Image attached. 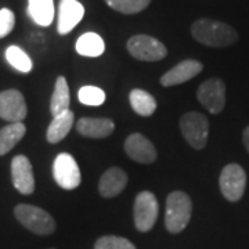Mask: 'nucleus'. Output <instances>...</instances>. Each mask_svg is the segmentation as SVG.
Segmentation results:
<instances>
[{
  "label": "nucleus",
  "mask_w": 249,
  "mask_h": 249,
  "mask_svg": "<svg viewBox=\"0 0 249 249\" xmlns=\"http://www.w3.org/2000/svg\"><path fill=\"white\" fill-rule=\"evenodd\" d=\"M28 14L39 27H49L54 19L53 0H28Z\"/></svg>",
  "instance_id": "nucleus-18"
},
{
  "label": "nucleus",
  "mask_w": 249,
  "mask_h": 249,
  "mask_svg": "<svg viewBox=\"0 0 249 249\" xmlns=\"http://www.w3.org/2000/svg\"><path fill=\"white\" fill-rule=\"evenodd\" d=\"M127 184V175L121 168H109L103 173L98 183V193L104 198L119 196Z\"/></svg>",
  "instance_id": "nucleus-15"
},
{
  "label": "nucleus",
  "mask_w": 249,
  "mask_h": 249,
  "mask_svg": "<svg viewBox=\"0 0 249 249\" xmlns=\"http://www.w3.org/2000/svg\"><path fill=\"white\" fill-rule=\"evenodd\" d=\"M202 62L196 60H184L176 64L172 70L160 76V85L163 88H172L176 85H181L187 80H191L202 71Z\"/></svg>",
  "instance_id": "nucleus-14"
},
{
  "label": "nucleus",
  "mask_w": 249,
  "mask_h": 249,
  "mask_svg": "<svg viewBox=\"0 0 249 249\" xmlns=\"http://www.w3.org/2000/svg\"><path fill=\"white\" fill-rule=\"evenodd\" d=\"M70 88L65 76H58L54 85V91L50 101V112L57 116L70 109Z\"/></svg>",
  "instance_id": "nucleus-21"
},
{
  "label": "nucleus",
  "mask_w": 249,
  "mask_h": 249,
  "mask_svg": "<svg viewBox=\"0 0 249 249\" xmlns=\"http://www.w3.org/2000/svg\"><path fill=\"white\" fill-rule=\"evenodd\" d=\"M129 101L134 112L142 116H151L157 109V101L154 96L142 89L132 90Z\"/></svg>",
  "instance_id": "nucleus-22"
},
{
  "label": "nucleus",
  "mask_w": 249,
  "mask_h": 249,
  "mask_svg": "<svg viewBox=\"0 0 249 249\" xmlns=\"http://www.w3.org/2000/svg\"><path fill=\"white\" fill-rule=\"evenodd\" d=\"M27 133V127L22 122H14V124H6L0 129V157L10 152L17 142Z\"/></svg>",
  "instance_id": "nucleus-19"
},
{
  "label": "nucleus",
  "mask_w": 249,
  "mask_h": 249,
  "mask_svg": "<svg viewBox=\"0 0 249 249\" xmlns=\"http://www.w3.org/2000/svg\"><path fill=\"white\" fill-rule=\"evenodd\" d=\"M191 35L198 43L209 47H227L238 40V34L234 28L212 18H199L194 21Z\"/></svg>",
  "instance_id": "nucleus-1"
},
{
  "label": "nucleus",
  "mask_w": 249,
  "mask_h": 249,
  "mask_svg": "<svg viewBox=\"0 0 249 249\" xmlns=\"http://www.w3.org/2000/svg\"><path fill=\"white\" fill-rule=\"evenodd\" d=\"M85 16V7L78 0H60L57 31L60 35L70 34Z\"/></svg>",
  "instance_id": "nucleus-13"
},
{
  "label": "nucleus",
  "mask_w": 249,
  "mask_h": 249,
  "mask_svg": "<svg viewBox=\"0 0 249 249\" xmlns=\"http://www.w3.org/2000/svg\"><path fill=\"white\" fill-rule=\"evenodd\" d=\"M28 114L25 98L19 90L9 89L0 93V118L10 124L22 122Z\"/></svg>",
  "instance_id": "nucleus-10"
},
{
  "label": "nucleus",
  "mask_w": 249,
  "mask_h": 249,
  "mask_svg": "<svg viewBox=\"0 0 249 249\" xmlns=\"http://www.w3.org/2000/svg\"><path fill=\"white\" fill-rule=\"evenodd\" d=\"M53 176L55 183L64 190H75L82 181L78 162L68 152H61L53 162Z\"/></svg>",
  "instance_id": "nucleus-8"
},
{
  "label": "nucleus",
  "mask_w": 249,
  "mask_h": 249,
  "mask_svg": "<svg viewBox=\"0 0 249 249\" xmlns=\"http://www.w3.org/2000/svg\"><path fill=\"white\" fill-rule=\"evenodd\" d=\"M78 98L85 106L97 107L106 101V93H104V90L100 89L97 86H83L78 91Z\"/></svg>",
  "instance_id": "nucleus-25"
},
{
  "label": "nucleus",
  "mask_w": 249,
  "mask_h": 249,
  "mask_svg": "<svg viewBox=\"0 0 249 249\" xmlns=\"http://www.w3.org/2000/svg\"><path fill=\"white\" fill-rule=\"evenodd\" d=\"M242 140H244V145H245V148L248 150L249 152V126L244 130V134H242Z\"/></svg>",
  "instance_id": "nucleus-28"
},
{
  "label": "nucleus",
  "mask_w": 249,
  "mask_h": 249,
  "mask_svg": "<svg viewBox=\"0 0 249 249\" xmlns=\"http://www.w3.org/2000/svg\"><path fill=\"white\" fill-rule=\"evenodd\" d=\"M127 52L140 61H160L168 55V49L160 40L148 35H136L127 40Z\"/></svg>",
  "instance_id": "nucleus-5"
},
{
  "label": "nucleus",
  "mask_w": 249,
  "mask_h": 249,
  "mask_svg": "<svg viewBox=\"0 0 249 249\" xmlns=\"http://www.w3.org/2000/svg\"><path fill=\"white\" fill-rule=\"evenodd\" d=\"M124 151L130 160L139 163H152L157 160V148L151 140L142 133L130 134L124 142Z\"/></svg>",
  "instance_id": "nucleus-12"
},
{
  "label": "nucleus",
  "mask_w": 249,
  "mask_h": 249,
  "mask_svg": "<svg viewBox=\"0 0 249 249\" xmlns=\"http://www.w3.org/2000/svg\"><path fill=\"white\" fill-rule=\"evenodd\" d=\"M160 212L157 196L150 191H142L136 196L133 208L134 226L139 231L147 232L154 227Z\"/></svg>",
  "instance_id": "nucleus-6"
},
{
  "label": "nucleus",
  "mask_w": 249,
  "mask_h": 249,
  "mask_svg": "<svg viewBox=\"0 0 249 249\" xmlns=\"http://www.w3.org/2000/svg\"><path fill=\"white\" fill-rule=\"evenodd\" d=\"M196 98L211 114H220L226 106L224 82L217 78L205 80L198 88Z\"/></svg>",
  "instance_id": "nucleus-9"
},
{
  "label": "nucleus",
  "mask_w": 249,
  "mask_h": 249,
  "mask_svg": "<svg viewBox=\"0 0 249 249\" xmlns=\"http://www.w3.org/2000/svg\"><path fill=\"white\" fill-rule=\"evenodd\" d=\"M180 130L193 148L202 150L208 142L209 121L199 112H187L180 118Z\"/></svg>",
  "instance_id": "nucleus-4"
},
{
  "label": "nucleus",
  "mask_w": 249,
  "mask_h": 249,
  "mask_svg": "<svg viewBox=\"0 0 249 249\" xmlns=\"http://www.w3.org/2000/svg\"><path fill=\"white\" fill-rule=\"evenodd\" d=\"M50 249H54V248H50Z\"/></svg>",
  "instance_id": "nucleus-29"
},
{
  "label": "nucleus",
  "mask_w": 249,
  "mask_h": 249,
  "mask_svg": "<svg viewBox=\"0 0 249 249\" xmlns=\"http://www.w3.org/2000/svg\"><path fill=\"white\" fill-rule=\"evenodd\" d=\"M76 53L83 57H100L106 52V43L103 37L94 32H86L75 43Z\"/></svg>",
  "instance_id": "nucleus-20"
},
{
  "label": "nucleus",
  "mask_w": 249,
  "mask_h": 249,
  "mask_svg": "<svg viewBox=\"0 0 249 249\" xmlns=\"http://www.w3.org/2000/svg\"><path fill=\"white\" fill-rule=\"evenodd\" d=\"M11 181L18 193L24 196H31L35 191L32 163L25 155H17L11 160Z\"/></svg>",
  "instance_id": "nucleus-11"
},
{
  "label": "nucleus",
  "mask_w": 249,
  "mask_h": 249,
  "mask_svg": "<svg viewBox=\"0 0 249 249\" xmlns=\"http://www.w3.org/2000/svg\"><path fill=\"white\" fill-rule=\"evenodd\" d=\"M219 186L224 198L230 202L240 201L247 187V175L238 163H229L223 168Z\"/></svg>",
  "instance_id": "nucleus-7"
},
{
  "label": "nucleus",
  "mask_w": 249,
  "mask_h": 249,
  "mask_svg": "<svg viewBox=\"0 0 249 249\" xmlns=\"http://www.w3.org/2000/svg\"><path fill=\"white\" fill-rule=\"evenodd\" d=\"M73 122H75V115L70 109L60 114V115L53 116V121L49 124L47 132H46L47 142H52V144H57V142L64 140L71 132Z\"/></svg>",
  "instance_id": "nucleus-17"
},
{
  "label": "nucleus",
  "mask_w": 249,
  "mask_h": 249,
  "mask_svg": "<svg viewBox=\"0 0 249 249\" xmlns=\"http://www.w3.org/2000/svg\"><path fill=\"white\" fill-rule=\"evenodd\" d=\"M111 9L122 14H137L148 7L151 0H104Z\"/></svg>",
  "instance_id": "nucleus-24"
},
{
  "label": "nucleus",
  "mask_w": 249,
  "mask_h": 249,
  "mask_svg": "<svg viewBox=\"0 0 249 249\" xmlns=\"http://www.w3.org/2000/svg\"><path fill=\"white\" fill-rule=\"evenodd\" d=\"M16 25V16L10 9L0 10V39L11 34Z\"/></svg>",
  "instance_id": "nucleus-27"
},
{
  "label": "nucleus",
  "mask_w": 249,
  "mask_h": 249,
  "mask_svg": "<svg viewBox=\"0 0 249 249\" xmlns=\"http://www.w3.org/2000/svg\"><path fill=\"white\" fill-rule=\"evenodd\" d=\"M193 213L191 198L183 191H173L166 198L165 226L172 234L181 232L190 223Z\"/></svg>",
  "instance_id": "nucleus-2"
},
{
  "label": "nucleus",
  "mask_w": 249,
  "mask_h": 249,
  "mask_svg": "<svg viewBox=\"0 0 249 249\" xmlns=\"http://www.w3.org/2000/svg\"><path fill=\"white\" fill-rule=\"evenodd\" d=\"M94 249H136L134 244L124 237L104 235L98 238L94 244Z\"/></svg>",
  "instance_id": "nucleus-26"
},
{
  "label": "nucleus",
  "mask_w": 249,
  "mask_h": 249,
  "mask_svg": "<svg viewBox=\"0 0 249 249\" xmlns=\"http://www.w3.org/2000/svg\"><path fill=\"white\" fill-rule=\"evenodd\" d=\"M14 214L18 222L34 234L50 235L55 230V220L53 216L35 205H17L14 209Z\"/></svg>",
  "instance_id": "nucleus-3"
},
{
  "label": "nucleus",
  "mask_w": 249,
  "mask_h": 249,
  "mask_svg": "<svg viewBox=\"0 0 249 249\" xmlns=\"http://www.w3.org/2000/svg\"><path fill=\"white\" fill-rule=\"evenodd\" d=\"M6 60L10 65L21 73H29L34 68V62L21 47L10 46L6 50Z\"/></svg>",
  "instance_id": "nucleus-23"
},
{
  "label": "nucleus",
  "mask_w": 249,
  "mask_h": 249,
  "mask_svg": "<svg viewBox=\"0 0 249 249\" xmlns=\"http://www.w3.org/2000/svg\"><path fill=\"white\" fill-rule=\"evenodd\" d=\"M115 124L108 118H80L76 122V130L80 136L89 139H104L111 136Z\"/></svg>",
  "instance_id": "nucleus-16"
}]
</instances>
